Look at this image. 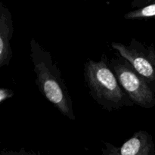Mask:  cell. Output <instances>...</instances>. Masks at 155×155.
Wrapping results in <instances>:
<instances>
[{
  "instance_id": "1",
  "label": "cell",
  "mask_w": 155,
  "mask_h": 155,
  "mask_svg": "<svg viewBox=\"0 0 155 155\" xmlns=\"http://www.w3.org/2000/svg\"><path fill=\"white\" fill-rule=\"evenodd\" d=\"M30 58L36 75V84L44 98L67 118L75 120L73 101L61 77L53 62L51 54L32 38L30 42Z\"/></svg>"
},
{
  "instance_id": "2",
  "label": "cell",
  "mask_w": 155,
  "mask_h": 155,
  "mask_svg": "<svg viewBox=\"0 0 155 155\" xmlns=\"http://www.w3.org/2000/svg\"><path fill=\"white\" fill-rule=\"evenodd\" d=\"M83 75L91 97L105 110L112 111L135 105L120 85L104 54L99 61L88 60Z\"/></svg>"
},
{
  "instance_id": "3",
  "label": "cell",
  "mask_w": 155,
  "mask_h": 155,
  "mask_svg": "<svg viewBox=\"0 0 155 155\" xmlns=\"http://www.w3.org/2000/svg\"><path fill=\"white\" fill-rule=\"evenodd\" d=\"M109 64L122 89L135 105L145 109L154 107V91L127 59L119 55L110 59Z\"/></svg>"
},
{
  "instance_id": "4",
  "label": "cell",
  "mask_w": 155,
  "mask_h": 155,
  "mask_svg": "<svg viewBox=\"0 0 155 155\" xmlns=\"http://www.w3.org/2000/svg\"><path fill=\"white\" fill-rule=\"evenodd\" d=\"M111 46L133 65L155 93V49L153 45L148 46L136 39H132L128 45L113 42Z\"/></svg>"
},
{
  "instance_id": "5",
  "label": "cell",
  "mask_w": 155,
  "mask_h": 155,
  "mask_svg": "<svg viewBox=\"0 0 155 155\" xmlns=\"http://www.w3.org/2000/svg\"><path fill=\"white\" fill-rule=\"evenodd\" d=\"M104 145L101 155H155L152 136L144 130L135 133L120 147L108 142Z\"/></svg>"
},
{
  "instance_id": "6",
  "label": "cell",
  "mask_w": 155,
  "mask_h": 155,
  "mask_svg": "<svg viewBox=\"0 0 155 155\" xmlns=\"http://www.w3.org/2000/svg\"><path fill=\"white\" fill-rule=\"evenodd\" d=\"M14 23L9 9L0 2V68L8 66L12 58L11 40L13 37Z\"/></svg>"
},
{
  "instance_id": "7",
  "label": "cell",
  "mask_w": 155,
  "mask_h": 155,
  "mask_svg": "<svg viewBox=\"0 0 155 155\" xmlns=\"http://www.w3.org/2000/svg\"><path fill=\"white\" fill-rule=\"evenodd\" d=\"M132 7L137 8L124 15L127 20H142L154 18L155 21V1L137 0L132 2Z\"/></svg>"
},
{
  "instance_id": "8",
  "label": "cell",
  "mask_w": 155,
  "mask_h": 155,
  "mask_svg": "<svg viewBox=\"0 0 155 155\" xmlns=\"http://www.w3.org/2000/svg\"><path fill=\"white\" fill-rule=\"evenodd\" d=\"M14 96L13 91L6 88H1L0 89V103L2 104L8 98H12Z\"/></svg>"
},
{
  "instance_id": "9",
  "label": "cell",
  "mask_w": 155,
  "mask_h": 155,
  "mask_svg": "<svg viewBox=\"0 0 155 155\" xmlns=\"http://www.w3.org/2000/svg\"><path fill=\"white\" fill-rule=\"evenodd\" d=\"M0 155H37L31 151H27L24 149H21L19 151H5L3 150Z\"/></svg>"
}]
</instances>
